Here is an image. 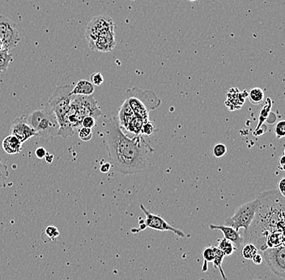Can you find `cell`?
<instances>
[{
  "label": "cell",
  "mask_w": 285,
  "mask_h": 280,
  "mask_svg": "<svg viewBox=\"0 0 285 280\" xmlns=\"http://www.w3.org/2000/svg\"><path fill=\"white\" fill-rule=\"evenodd\" d=\"M141 209L143 211L145 214L144 221H142V223L140 224L141 226V230H143L146 227H149L151 229L156 230V231H160V232H172V233L177 235L179 237H185L184 232H182V230L177 229L176 227H173L171 226L170 224L167 223L162 217L155 214L152 213L151 211L145 208L144 206L141 204Z\"/></svg>",
  "instance_id": "cell-9"
},
{
  "label": "cell",
  "mask_w": 285,
  "mask_h": 280,
  "mask_svg": "<svg viewBox=\"0 0 285 280\" xmlns=\"http://www.w3.org/2000/svg\"><path fill=\"white\" fill-rule=\"evenodd\" d=\"M45 160H46V163L47 164H51L53 162L54 160V155L51 154V153H48L47 152V154L45 156Z\"/></svg>",
  "instance_id": "cell-41"
},
{
  "label": "cell",
  "mask_w": 285,
  "mask_h": 280,
  "mask_svg": "<svg viewBox=\"0 0 285 280\" xmlns=\"http://www.w3.org/2000/svg\"><path fill=\"white\" fill-rule=\"evenodd\" d=\"M114 23L111 16L99 15L94 16L86 27V37L87 44L92 43L100 35L114 31Z\"/></svg>",
  "instance_id": "cell-7"
},
{
  "label": "cell",
  "mask_w": 285,
  "mask_h": 280,
  "mask_svg": "<svg viewBox=\"0 0 285 280\" xmlns=\"http://www.w3.org/2000/svg\"><path fill=\"white\" fill-rule=\"evenodd\" d=\"M0 40L3 44V51L15 48L21 41L16 24L7 16L0 15Z\"/></svg>",
  "instance_id": "cell-8"
},
{
  "label": "cell",
  "mask_w": 285,
  "mask_h": 280,
  "mask_svg": "<svg viewBox=\"0 0 285 280\" xmlns=\"http://www.w3.org/2000/svg\"><path fill=\"white\" fill-rule=\"evenodd\" d=\"M135 116L134 112L131 110V107L127 103V101L125 100L122 106L120 107L119 111H118V115H117V119L119 122L121 128L126 129L127 124H128L129 121Z\"/></svg>",
  "instance_id": "cell-18"
},
{
  "label": "cell",
  "mask_w": 285,
  "mask_h": 280,
  "mask_svg": "<svg viewBox=\"0 0 285 280\" xmlns=\"http://www.w3.org/2000/svg\"><path fill=\"white\" fill-rule=\"evenodd\" d=\"M58 131L59 123L57 122L56 113L50 106H47L46 114L35 129L36 134L40 138L46 139L57 136Z\"/></svg>",
  "instance_id": "cell-10"
},
{
  "label": "cell",
  "mask_w": 285,
  "mask_h": 280,
  "mask_svg": "<svg viewBox=\"0 0 285 280\" xmlns=\"http://www.w3.org/2000/svg\"><path fill=\"white\" fill-rule=\"evenodd\" d=\"M75 98L71 100L76 106V110L84 117L89 116L97 119L102 115L101 109L98 106L97 101L93 98V96L83 97V96H74Z\"/></svg>",
  "instance_id": "cell-11"
},
{
  "label": "cell",
  "mask_w": 285,
  "mask_h": 280,
  "mask_svg": "<svg viewBox=\"0 0 285 280\" xmlns=\"http://www.w3.org/2000/svg\"><path fill=\"white\" fill-rule=\"evenodd\" d=\"M248 93L246 91L240 92L237 87H232L226 93V106L229 111H233L242 108Z\"/></svg>",
  "instance_id": "cell-14"
},
{
  "label": "cell",
  "mask_w": 285,
  "mask_h": 280,
  "mask_svg": "<svg viewBox=\"0 0 285 280\" xmlns=\"http://www.w3.org/2000/svg\"><path fill=\"white\" fill-rule=\"evenodd\" d=\"M285 122L284 120L282 121H280V122L276 123V126H275V128H274V133L276 135V139L278 140H281V139L284 138L285 136Z\"/></svg>",
  "instance_id": "cell-32"
},
{
  "label": "cell",
  "mask_w": 285,
  "mask_h": 280,
  "mask_svg": "<svg viewBox=\"0 0 285 280\" xmlns=\"http://www.w3.org/2000/svg\"><path fill=\"white\" fill-rule=\"evenodd\" d=\"M126 101L134 114L145 121H149L150 111L157 110L161 105V99L151 90L131 87L126 92Z\"/></svg>",
  "instance_id": "cell-3"
},
{
  "label": "cell",
  "mask_w": 285,
  "mask_h": 280,
  "mask_svg": "<svg viewBox=\"0 0 285 280\" xmlns=\"http://www.w3.org/2000/svg\"><path fill=\"white\" fill-rule=\"evenodd\" d=\"M215 251H214L213 246H208L202 251V257H203V264L202 266V271L203 272L207 271L208 269V262H213L215 258Z\"/></svg>",
  "instance_id": "cell-26"
},
{
  "label": "cell",
  "mask_w": 285,
  "mask_h": 280,
  "mask_svg": "<svg viewBox=\"0 0 285 280\" xmlns=\"http://www.w3.org/2000/svg\"><path fill=\"white\" fill-rule=\"evenodd\" d=\"M265 262L270 271L278 276L285 277V245L267 248L263 251Z\"/></svg>",
  "instance_id": "cell-6"
},
{
  "label": "cell",
  "mask_w": 285,
  "mask_h": 280,
  "mask_svg": "<svg viewBox=\"0 0 285 280\" xmlns=\"http://www.w3.org/2000/svg\"><path fill=\"white\" fill-rule=\"evenodd\" d=\"M3 51V44H2V41L0 40V52Z\"/></svg>",
  "instance_id": "cell-42"
},
{
  "label": "cell",
  "mask_w": 285,
  "mask_h": 280,
  "mask_svg": "<svg viewBox=\"0 0 285 280\" xmlns=\"http://www.w3.org/2000/svg\"><path fill=\"white\" fill-rule=\"evenodd\" d=\"M72 87L70 84L60 86L49 99V106L56 113L58 123L62 122L67 111H69L72 97L71 95Z\"/></svg>",
  "instance_id": "cell-5"
},
{
  "label": "cell",
  "mask_w": 285,
  "mask_h": 280,
  "mask_svg": "<svg viewBox=\"0 0 285 280\" xmlns=\"http://www.w3.org/2000/svg\"><path fill=\"white\" fill-rule=\"evenodd\" d=\"M227 153V147L223 143H217L212 147V155L216 158H221Z\"/></svg>",
  "instance_id": "cell-29"
},
{
  "label": "cell",
  "mask_w": 285,
  "mask_h": 280,
  "mask_svg": "<svg viewBox=\"0 0 285 280\" xmlns=\"http://www.w3.org/2000/svg\"><path fill=\"white\" fill-rule=\"evenodd\" d=\"M95 86L87 80H81L76 83V86L72 87L71 96H83L88 97L94 93Z\"/></svg>",
  "instance_id": "cell-16"
},
{
  "label": "cell",
  "mask_w": 285,
  "mask_h": 280,
  "mask_svg": "<svg viewBox=\"0 0 285 280\" xmlns=\"http://www.w3.org/2000/svg\"><path fill=\"white\" fill-rule=\"evenodd\" d=\"M285 155L281 156V158L279 159L278 161V168L282 171H285Z\"/></svg>",
  "instance_id": "cell-40"
},
{
  "label": "cell",
  "mask_w": 285,
  "mask_h": 280,
  "mask_svg": "<svg viewBox=\"0 0 285 280\" xmlns=\"http://www.w3.org/2000/svg\"><path fill=\"white\" fill-rule=\"evenodd\" d=\"M23 143L16 136H7L2 140V147L3 151L8 155L18 154L21 152Z\"/></svg>",
  "instance_id": "cell-17"
},
{
  "label": "cell",
  "mask_w": 285,
  "mask_h": 280,
  "mask_svg": "<svg viewBox=\"0 0 285 280\" xmlns=\"http://www.w3.org/2000/svg\"><path fill=\"white\" fill-rule=\"evenodd\" d=\"M257 251L258 250L256 248V246H254L253 244H245L242 251V256L246 259L251 260L255 255L257 254Z\"/></svg>",
  "instance_id": "cell-28"
},
{
  "label": "cell",
  "mask_w": 285,
  "mask_h": 280,
  "mask_svg": "<svg viewBox=\"0 0 285 280\" xmlns=\"http://www.w3.org/2000/svg\"><path fill=\"white\" fill-rule=\"evenodd\" d=\"M46 154H47V152H46V148H44L43 147H38L35 151V156H37V158L40 159V160L45 158Z\"/></svg>",
  "instance_id": "cell-36"
},
{
  "label": "cell",
  "mask_w": 285,
  "mask_h": 280,
  "mask_svg": "<svg viewBox=\"0 0 285 280\" xmlns=\"http://www.w3.org/2000/svg\"><path fill=\"white\" fill-rule=\"evenodd\" d=\"M11 135L16 136L22 143L37 136L36 131L28 124L26 115L16 117L11 126Z\"/></svg>",
  "instance_id": "cell-12"
},
{
  "label": "cell",
  "mask_w": 285,
  "mask_h": 280,
  "mask_svg": "<svg viewBox=\"0 0 285 280\" xmlns=\"http://www.w3.org/2000/svg\"><path fill=\"white\" fill-rule=\"evenodd\" d=\"M285 245V236L284 232H274L267 237V248L271 247H276V246Z\"/></svg>",
  "instance_id": "cell-22"
},
{
  "label": "cell",
  "mask_w": 285,
  "mask_h": 280,
  "mask_svg": "<svg viewBox=\"0 0 285 280\" xmlns=\"http://www.w3.org/2000/svg\"><path fill=\"white\" fill-rule=\"evenodd\" d=\"M7 176H8V170H7V166L0 164V188L5 186V181L7 179Z\"/></svg>",
  "instance_id": "cell-34"
},
{
  "label": "cell",
  "mask_w": 285,
  "mask_h": 280,
  "mask_svg": "<svg viewBox=\"0 0 285 280\" xmlns=\"http://www.w3.org/2000/svg\"><path fill=\"white\" fill-rule=\"evenodd\" d=\"M266 103L264 106L261 109L259 112V117H258V122H257V126H256V130L260 128L262 125L264 124V122L267 121V117L269 116L270 112H271V106H272V101H271L270 97H267L266 100ZM255 130V131H256Z\"/></svg>",
  "instance_id": "cell-21"
},
{
  "label": "cell",
  "mask_w": 285,
  "mask_h": 280,
  "mask_svg": "<svg viewBox=\"0 0 285 280\" xmlns=\"http://www.w3.org/2000/svg\"><path fill=\"white\" fill-rule=\"evenodd\" d=\"M249 100L255 106H259L265 99L264 92L259 87H254L248 93Z\"/></svg>",
  "instance_id": "cell-24"
},
{
  "label": "cell",
  "mask_w": 285,
  "mask_h": 280,
  "mask_svg": "<svg viewBox=\"0 0 285 280\" xmlns=\"http://www.w3.org/2000/svg\"><path fill=\"white\" fill-rule=\"evenodd\" d=\"M96 120L97 119H95L94 117H89V116L85 117L81 122V126L86 128L92 129L96 125Z\"/></svg>",
  "instance_id": "cell-35"
},
{
  "label": "cell",
  "mask_w": 285,
  "mask_h": 280,
  "mask_svg": "<svg viewBox=\"0 0 285 280\" xmlns=\"http://www.w3.org/2000/svg\"><path fill=\"white\" fill-rule=\"evenodd\" d=\"M277 187H278V191L280 193H281V196H283L285 197V177H282L280 181H279L278 183H277Z\"/></svg>",
  "instance_id": "cell-37"
},
{
  "label": "cell",
  "mask_w": 285,
  "mask_h": 280,
  "mask_svg": "<svg viewBox=\"0 0 285 280\" xmlns=\"http://www.w3.org/2000/svg\"><path fill=\"white\" fill-rule=\"evenodd\" d=\"M13 61V57L9 51H2L0 52V73L6 71Z\"/></svg>",
  "instance_id": "cell-27"
},
{
  "label": "cell",
  "mask_w": 285,
  "mask_h": 280,
  "mask_svg": "<svg viewBox=\"0 0 285 280\" xmlns=\"http://www.w3.org/2000/svg\"><path fill=\"white\" fill-rule=\"evenodd\" d=\"M210 228L212 230H217L222 232L224 237L235 244L237 246H241L244 244V238L238 231L233 227L227 225L210 224Z\"/></svg>",
  "instance_id": "cell-15"
},
{
  "label": "cell",
  "mask_w": 285,
  "mask_h": 280,
  "mask_svg": "<svg viewBox=\"0 0 285 280\" xmlns=\"http://www.w3.org/2000/svg\"><path fill=\"white\" fill-rule=\"evenodd\" d=\"M218 244V247L217 248L223 252L226 257V256L228 257V256L232 255L233 252H236V251H237V248L233 246V243H232L231 241H228V240L225 238V237L219 239Z\"/></svg>",
  "instance_id": "cell-25"
},
{
  "label": "cell",
  "mask_w": 285,
  "mask_h": 280,
  "mask_svg": "<svg viewBox=\"0 0 285 280\" xmlns=\"http://www.w3.org/2000/svg\"><path fill=\"white\" fill-rule=\"evenodd\" d=\"M259 203V200L257 197L256 199L241 205L235 210L233 216L226 219L225 224L233 227L237 231H239L240 228H244L246 233L255 218Z\"/></svg>",
  "instance_id": "cell-4"
},
{
  "label": "cell",
  "mask_w": 285,
  "mask_h": 280,
  "mask_svg": "<svg viewBox=\"0 0 285 280\" xmlns=\"http://www.w3.org/2000/svg\"><path fill=\"white\" fill-rule=\"evenodd\" d=\"M257 207L248 231L244 233V243L253 244L256 248L267 249V237L274 232L285 229V197L279 191H266L257 196Z\"/></svg>",
  "instance_id": "cell-2"
},
{
  "label": "cell",
  "mask_w": 285,
  "mask_h": 280,
  "mask_svg": "<svg viewBox=\"0 0 285 280\" xmlns=\"http://www.w3.org/2000/svg\"><path fill=\"white\" fill-rule=\"evenodd\" d=\"M111 167H112V166H111V163L106 162V163L101 165V167H100V170H101V172H103V173H107V172H109V171L111 170Z\"/></svg>",
  "instance_id": "cell-38"
},
{
  "label": "cell",
  "mask_w": 285,
  "mask_h": 280,
  "mask_svg": "<svg viewBox=\"0 0 285 280\" xmlns=\"http://www.w3.org/2000/svg\"><path fill=\"white\" fill-rule=\"evenodd\" d=\"M214 251H215V258H214L213 266L215 268H217L221 273V277L223 278L224 280H228V279L226 277V274L224 272L223 268H222V262H223L224 258H225V254H224L223 252L219 250L216 246H213Z\"/></svg>",
  "instance_id": "cell-23"
},
{
  "label": "cell",
  "mask_w": 285,
  "mask_h": 280,
  "mask_svg": "<svg viewBox=\"0 0 285 280\" xmlns=\"http://www.w3.org/2000/svg\"><path fill=\"white\" fill-rule=\"evenodd\" d=\"M147 122L145 120L142 119L141 117H137V116H134L130 121H129L128 124L126 127V131L128 133L132 134L134 136H140L141 135V131H142V125L144 122Z\"/></svg>",
  "instance_id": "cell-19"
},
{
  "label": "cell",
  "mask_w": 285,
  "mask_h": 280,
  "mask_svg": "<svg viewBox=\"0 0 285 280\" xmlns=\"http://www.w3.org/2000/svg\"><path fill=\"white\" fill-rule=\"evenodd\" d=\"M115 46L116 41L114 31H111L100 35L99 37H97L92 43L88 45L92 51H99L103 53L113 51Z\"/></svg>",
  "instance_id": "cell-13"
},
{
  "label": "cell",
  "mask_w": 285,
  "mask_h": 280,
  "mask_svg": "<svg viewBox=\"0 0 285 280\" xmlns=\"http://www.w3.org/2000/svg\"><path fill=\"white\" fill-rule=\"evenodd\" d=\"M252 261H253L254 263L256 265L262 264V257L259 253H257V254L254 256L253 258H252Z\"/></svg>",
  "instance_id": "cell-39"
},
{
  "label": "cell",
  "mask_w": 285,
  "mask_h": 280,
  "mask_svg": "<svg viewBox=\"0 0 285 280\" xmlns=\"http://www.w3.org/2000/svg\"><path fill=\"white\" fill-rule=\"evenodd\" d=\"M90 82L94 86H101L104 82V77L100 72H96L90 76Z\"/></svg>",
  "instance_id": "cell-33"
},
{
  "label": "cell",
  "mask_w": 285,
  "mask_h": 280,
  "mask_svg": "<svg viewBox=\"0 0 285 280\" xmlns=\"http://www.w3.org/2000/svg\"><path fill=\"white\" fill-rule=\"evenodd\" d=\"M189 1H196V0H189Z\"/></svg>",
  "instance_id": "cell-43"
},
{
  "label": "cell",
  "mask_w": 285,
  "mask_h": 280,
  "mask_svg": "<svg viewBox=\"0 0 285 280\" xmlns=\"http://www.w3.org/2000/svg\"><path fill=\"white\" fill-rule=\"evenodd\" d=\"M156 131H157L156 126L150 121H147L142 125L141 135L145 136H151L156 132Z\"/></svg>",
  "instance_id": "cell-30"
},
{
  "label": "cell",
  "mask_w": 285,
  "mask_h": 280,
  "mask_svg": "<svg viewBox=\"0 0 285 280\" xmlns=\"http://www.w3.org/2000/svg\"><path fill=\"white\" fill-rule=\"evenodd\" d=\"M79 138L84 142H88L92 138V129L86 128L81 126L78 132Z\"/></svg>",
  "instance_id": "cell-31"
},
{
  "label": "cell",
  "mask_w": 285,
  "mask_h": 280,
  "mask_svg": "<svg viewBox=\"0 0 285 280\" xmlns=\"http://www.w3.org/2000/svg\"><path fill=\"white\" fill-rule=\"evenodd\" d=\"M60 232L56 226L50 225L46 227L42 233V241L45 243L56 244L57 242V238L59 237Z\"/></svg>",
  "instance_id": "cell-20"
},
{
  "label": "cell",
  "mask_w": 285,
  "mask_h": 280,
  "mask_svg": "<svg viewBox=\"0 0 285 280\" xmlns=\"http://www.w3.org/2000/svg\"><path fill=\"white\" fill-rule=\"evenodd\" d=\"M103 130L111 166L115 171L132 175L146 168L154 149L142 135L129 138L123 133L117 117L105 119Z\"/></svg>",
  "instance_id": "cell-1"
}]
</instances>
